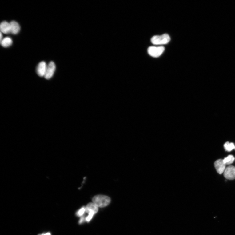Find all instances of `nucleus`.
I'll return each mask as SVG.
<instances>
[{
	"label": "nucleus",
	"instance_id": "1",
	"mask_svg": "<svg viewBox=\"0 0 235 235\" xmlns=\"http://www.w3.org/2000/svg\"><path fill=\"white\" fill-rule=\"evenodd\" d=\"M92 201L98 207L102 208L109 205L111 199L108 196L99 195L94 196L92 199Z\"/></svg>",
	"mask_w": 235,
	"mask_h": 235
},
{
	"label": "nucleus",
	"instance_id": "2",
	"mask_svg": "<svg viewBox=\"0 0 235 235\" xmlns=\"http://www.w3.org/2000/svg\"><path fill=\"white\" fill-rule=\"evenodd\" d=\"M170 40V37L167 34L161 35H156L153 37L151 39L152 43L156 45L166 44Z\"/></svg>",
	"mask_w": 235,
	"mask_h": 235
},
{
	"label": "nucleus",
	"instance_id": "3",
	"mask_svg": "<svg viewBox=\"0 0 235 235\" xmlns=\"http://www.w3.org/2000/svg\"><path fill=\"white\" fill-rule=\"evenodd\" d=\"M165 48L163 46H151L148 48L147 51L148 54L151 56L157 58L161 56Z\"/></svg>",
	"mask_w": 235,
	"mask_h": 235
},
{
	"label": "nucleus",
	"instance_id": "4",
	"mask_svg": "<svg viewBox=\"0 0 235 235\" xmlns=\"http://www.w3.org/2000/svg\"><path fill=\"white\" fill-rule=\"evenodd\" d=\"M224 177L227 179L233 180L235 179V167L229 165L226 168L224 172Z\"/></svg>",
	"mask_w": 235,
	"mask_h": 235
},
{
	"label": "nucleus",
	"instance_id": "5",
	"mask_svg": "<svg viewBox=\"0 0 235 235\" xmlns=\"http://www.w3.org/2000/svg\"><path fill=\"white\" fill-rule=\"evenodd\" d=\"M55 64L52 61L50 62L47 66L44 77L46 79H50L54 75L56 70Z\"/></svg>",
	"mask_w": 235,
	"mask_h": 235
},
{
	"label": "nucleus",
	"instance_id": "6",
	"mask_svg": "<svg viewBox=\"0 0 235 235\" xmlns=\"http://www.w3.org/2000/svg\"><path fill=\"white\" fill-rule=\"evenodd\" d=\"M47 66L46 62H45L42 61L39 63L36 69L37 73L39 76L45 77Z\"/></svg>",
	"mask_w": 235,
	"mask_h": 235
},
{
	"label": "nucleus",
	"instance_id": "7",
	"mask_svg": "<svg viewBox=\"0 0 235 235\" xmlns=\"http://www.w3.org/2000/svg\"><path fill=\"white\" fill-rule=\"evenodd\" d=\"M214 165L218 173L221 174L224 173L226 169V164L224 163L223 159H219L217 160L214 163Z\"/></svg>",
	"mask_w": 235,
	"mask_h": 235
},
{
	"label": "nucleus",
	"instance_id": "8",
	"mask_svg": "<svg viewBox=\"0 0 235 235\" xmlns=\"http://www.w3.org/2000/svg\"><path fill=\"white\" fill-rule=\"evenodd\" d=\"M10 23V33L13 34H18L20 30L19 24L14 21H12Z\"/></svg>",
	"mask_w": 235,
	"mask_h": 235
},
{
	"label": "nucleus",
	"instance_id": "9",
	"mask_svg": "<svg viewBox=\"0 0 235 235\" xmlns=\"http://www.w3.org/2000/svg\"><path fill=\"white\" fill-rule=\"evenodd\" d=\"M1 32L5 34L10 33V23L6 21H3L0 26Z\"/></svg>",
	"mask_w": 235,
	"mask_h": 235
},
{
	"label": "nucleus",
	"instance_id": "10",
	"mask_svg": "<svg viewBox=\"0 0 235 235\" xmlns=\"http://www.w3.org/2000/svg\"><path fill=\"white\" fill-rule=\"evenodd\" d=\"M98 207L93 202H91L87 205L86 207L85 208V210L87 213H93L95 214L98 211Z\"/></svg>",
	"mask_w": 235,
	"mask_h": 235
},
{
	"label": "nucleus",
	"instance_id": "11",
	"mask_svg": "<svg viewBox=\"0 0 235 235\" xmlns=\"http://www.w3.org/2000/svg\"><path fill=\"white\" fill-rule=\"evenodd\" d=\"M1 44L3 47H8L12 45L13 40L10 37H5L1 41Z\"/></svg>",
	"mask_w": 235,
	"mask_h": 235
},
{
	"label": "nucleus",
	"instance_id": "12",
	"mask_svg": "<svg viewBox=\"0 0 235 235\" xmlns=\"http://www.w3.org/2000/svg\"><path fill=\"white\" fill-rule=\"evenodd\" d=\"M224 146L225 150L228 152H230L233 149H235V146L233 143H229V142H227L224 144Z\"/></svg>",
	"mask_w": 235,
	"mask_h": 235
},
{
	"label": "nucleus",
	"instance_id": "13",
	"mask_svg": "<svg viewBox=\"0 0 235 235\" xmlns=\"http://www.w3.org/2000/svg\"><path fill=\"white\" fill-rule=\"evenodd\" d=\"M235 159V157L232 155H230L228 156L227 157L224 158L223 160V161L226 165H229L232 164Z\"/></svg>",
	"mask_w": 235,
	"mask_h": 235
},
{
	"label": "nucleus",
	"instance_id": "14",
	"mask_svg": "<svg viewBox=\"0 0 235 235\" xmlns=\"http://www.w3.org/2000/svg\"><path fill=\"white\" fill-rule=\"evenodd\" d=\"M85 211H86L85 208L83 207L77 212L76 215L78 217H82Z\"/></svg>",
	"mask_w": 235,
	"mask_h": 235
},
{
	"label": "nucleus",
	"instance_id": "15",
	"mask_svg": "<svg viewBox=\"0 0 235 235\" xmlns=\"http://www.w3.org/2000/svg\"><path fill=\"white\" fill-rule=\"evenodd\" d=\"M88 216L85 218V220L87 222H89L91 220L93 216L95 214L94 213H88Z\"/></svg>",
	"mask_w": 235,
	"mask_h": 235
},
{
	"label": "nucleus",
	"instance_id": "16",
	"mask_svg": "<svg viewBox=\"0 0 235 235\" xmlns=\"http://www.w3.org/2000/svg\"><path fill=\"white\" fill-rule=\"evenodd\" d=\"M85 220V218L84 217H82L79 221V223L80 224H82L84 222Z\"/></svg>",
	"mask_w": 235,
	"mask_h": 235
},
{
	"label": "nucleus",
	"instance_id": "17",
	"mask_svg": "<svg viewBox=\"0 0 235 235\" xmlns=\"http://www.w3.org/2000/svg\"><path fill=\"white\" fill-rule=\"evenodd\" d=\"M3 39V35L2 34V33L1 32V37H0V39H1V41H2Z\"/></svg>",
	"mask_w": 235,
	"mask_h": 235
},
{
	"label": "nucleus",
	"instance_id": "18",
	"mask_svg": "<svg viewBox=\"0 0 235 235\" xmlns=\"http://www.w3.org/2000/svg\"><path fill=\"white\" fill-rule=\"evenodd\" d=\"M41 235H51L50 233H47L46 234H42Z\"/></svg>",
	"mask_w": 235,
	"mask_h": 235
}]
</instances>
